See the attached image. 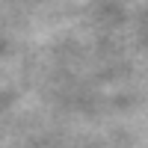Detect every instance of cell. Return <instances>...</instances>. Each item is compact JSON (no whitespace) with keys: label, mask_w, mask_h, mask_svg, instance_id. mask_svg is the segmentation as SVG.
<instances>
[]
</instances>
